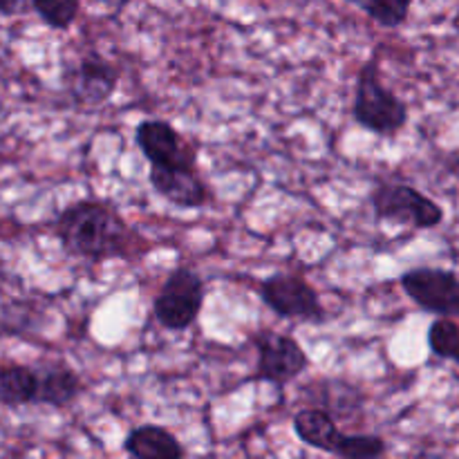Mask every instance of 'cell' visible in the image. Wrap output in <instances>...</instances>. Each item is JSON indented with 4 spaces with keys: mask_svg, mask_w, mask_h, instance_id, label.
<instances>
[{
    "mask_svg": "<svg viewBox=\"0 0 459 459\" xmlns=\"http://www.w3.org/2000/svg\"><path fill=\"white\" fill-rule=\"evenodd\" d=\"M52 233L67 255L85 263L139 260L155 249V242L137 231L115 202L94 197L67 204L54 220Z\"/></svg>",
    "mask_w": 459,
    "mask_h": 459,
    "instance_id": "obj_1",
    "label": "cell"
},
{
    "mask_svg": "<svg viewBox=\"0 0 459 459\" xmlns=\"http://www.w3.org/2000/svg\"><path fill=\"white\" fill-rule=\"evenodd\" d=\"M350 115L359 128L377 137H397L408 126L406 101L381 79L379 52H372L359 70Z\"/></svg>",
    "mask_w": 459,
    "mask_h": 459,
    "instance_id": "obj_2",
    "label": "cell"
},
{
    "mask_svg": "<svg viewBox=\"0 0 459 459\" xmlns=\"http://www.w3.org/2000/svg\"><path fill=\"white\" fill-rule=\"evenodd\" d=\"M368 202L379 222L402 224L417 231H429L444 222L442 204L412 184L393 182V179L377 182L368 195Z\"/></svg>",
    "mask_w": 459,
    "mask_h": 459,
    "instance_id": "obj_3",
    "label": "cell"
},
{
    "mask_svg": "<svg viewBox=\"0 0 459 459\" xmlns=\"http://www.w3.org/2000/svg\"><path fill=\"white\" fill-rule=\"evenodd\" d=\"M204 300V278L191 267H175L152 299V316L164 330L186 332L200 318Z\"/></svg>",
    "mask_w": 459,
    "mask_h": 459,
    "instance_id": "obj_4",
    "label": "cell"
},
{
    "mask_svg": "<svg viewBox=\"0 0 459 459\" xmlns=\"http://www.w3.org/2000/svg\"><path fill=\"white\" fill-rule=\"evenodd\" d=\"M255 348V372L249 381H264L278 388L299 379L309 370L312 359L291 334L276 330H258L249 336Z\"/></svg>",
    "mask_w": 459,
    "mask_h": 459,
    "instance_id": "obj_5",
    "label": "cell"
},
{
    "mask_svg": "<svg viewBox=\"0 0 459 459\" xmlns=\"http://www.w3.org/2000/svg\"><path fill=\"white\" fill-rule=\"evenodd\" d=\"M258 296L278 318L314 325L327 321V309L323 307L316 287L300 273H272L258 282Z\"/></svg>",
    "mask_w": 459,
    "mask_h": 459,
    "instance_id": "obj_6",
    "label": "cell"
},
{
    "mask_svg": "<svg viewBox=\"0 0 459 459\" xmlns=\"http://www.w3.org/2000/svg\"><path fill=\"white\" fill-rule=\"evenodd\" d=\"M403 294L435 316H459V276L451 269L415 267L399 276Z\"/></svg>",
    "mask_w": 459,
    "mask_h": 459,
    "instance_id": "obj_7",
    "label": "cell"
},
{
    "mask_svg": "<svg viewBox=\"0 0 459 459\" xmlns=\"http://www.w3.org/2000/svg\"><path fill=\"white\" fill-rule=\"evenodd\" d=\"M121 70L99 52H88L70 65L65 76V90L72 101L88 110L106 106L119 88Z\"/></svg>",
    "mask_w": 459,
    "mask_h": 459,
    "instance_id": "obj_8",
    "label": "cell"
},
{
    "mask_svg": "<svg viewBox=\"0 0 459 459\" xmlns=\"http://www.w3.org/2000/svg\"><path fill=\"white\" fill-rule=\"evenodd\" d=\"M148 182L161 200L179 211L204 209L213 200L197 164H151Z\"/></svg>",
    "mask_w": 459,
    "mask_h": 459,
    "instance_id": "obj_9",
    "label": "cell"
},
{
    "mask_svg": "<svg viewBox=\"0 0 459 459\" xmlns=\"http://www.w3.org/2000/svg\"><path fill=\"white\" fill-rule=\"evenodd\" d=\"M134 143L148 164H197V151L170 121L143 119L134 128Z\"/></svg>",
    "mask_w": 459,
    "mask_h": 459,
    "instance_id": "obj_10",
    "label": "cell"
},
{
    "mask_svg": "<svg viewBox=\"0 0 459 459\" xmlns=\"http://www.w3.org/2000/svg\"><path fill=\"white\" fill-rule=\"evenodd\" d=\"M36 372H39L36 406L63 411V408H70L85 393V381L65 361H43L36 366Z\"/></svg>",
    "mask_w": 459,
    "mask_h": 459,
    "instance_id": "obj_11",
    "label": "cell"
},
{
    "mask_svg": "<svg viewBox=\"0 0 459 459\" xmlns=\"http://www.w3.org/2000/svg\"><path fill=\"white\" fill-rule=\"evenodd\" d=\"M291 429H294V435L305 446L327 453V455H334L336 444H339L341 435H343V430L336 424L334 415L318 406L300 408L294 415V420H291Z\"/></svg>",
    "mask_w": 459,
    "mask_h": 459,
    "instance_id": "obj_12",
    "label": "cell"
},
{
    "mask_svg": "<svg viewBox=\"0 0 459 459\" xmlns=\"http://www.w3.org/2000/svg\"><path fill=\"white\" fill-rule=\"evenodd\" d=\"M124 451L134 459H184V444L160 424H143L130 430L124 439Z\"/></svg>",
    "mask_w": 459,
    "mask_h": 459,
    "instance_id": "obj_13",
    "label": "cell"
},
{
    "mask_svg": "<svg viewBox=\"0 0 459 459\" xmlns=\"http://www.w3.org/2000/svg\"><path fill=\"white\" fill-rule=\"evenodd\" d=\"M39 372L36 366L0 359V406H36Z\"/></svg>",
    "mask_w": 459,
    "mask_h": 459,
    "instance_id": "obj_14",
    "label": "cell"
},
{
    "mask_svg": "<svg viewBox=\"0 0 459 459\" xmlns=\"http://www.w3.org/2000/svg\"><path fill=\"white\" fill-rule=\"evenodd\" d=\"M384 30H399L411 18L412 0H345Z\"/></svg>",
    "mask_w": 459,
    "mask_h": 459,
    "instance_id": "obj_15",
    "label": "cell"
},
{
    "mask_svg": "<svg viewBox=\"0 0 459 459\" xmlns=\"http://www.w3.org/2000/svg\"><path fill=\"white\" fill-rule=\"evenodd\" d=\"M385 455L388 442L375 433H343L334 451V457L341 459H379Z\"/></svg>",
    "mask_w": 459,
    "mask_h": 459,
    "instance_id": "obj_16",
    "label": "cell"
},
{
    "mask_svg": "<svg viewBox=\"0 0 459 459\" xmlns=\"http://www.w3.org/2000/svg\"><path fill=\"white\" fill-rule=\"evenodd\" d=\"M430 352L444 361H453L459 366V323L455 318L437 316L429 327Z\"/></svg>",
    "mask_w": 459,
    "mask_h": 459,
    "instance_id": "obj_17",
    "label": "cell"
},
{
    "mask_svg": "<svg viewBox=\"0 0 459 459\" xmlns=\"http://www.w3.org/2000/svg\"><path fill=\"white\" fill-rule=\"evenodd\" d=\"M31 9L49 30L65 31L79 18L81 0H31Z\"/></svg>",
    "mask_w": 459,
    "mask_h": 459,
    "instance_id": "obj_18",
    "label": "cell"
},
{
    "mask_svg": "<svg viewBox=\"0 0 459 459\" xmlns=\"http://www.w3.org/2000/svg\"><path fill=\"white\" fill-rule=\"evenodd\" d=\"M31 7V0H0V16H21Z\"/></svg>",
    "mask_w": 459,
    "mask_h": 459,
    "instance_id": "obj_19",
    "label": "cell"
},
{
    "mask_svg": "<svg viewBox=\"0 0 459 459\" xmlns=\"http://www.w3.org/2000/svg\"><path fill=\"white\" fill-rule=\"evenodd\" d=\"M92 3L103 4V7L112 9V12H121V9H124L130 0H92Z\"/></svg>",
    "mask_w": 459,
    "mask_h": 459,
    "instance_id": "obj_20",
    "label": "cell"
}]
</instances>
